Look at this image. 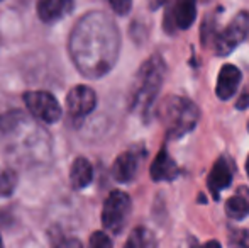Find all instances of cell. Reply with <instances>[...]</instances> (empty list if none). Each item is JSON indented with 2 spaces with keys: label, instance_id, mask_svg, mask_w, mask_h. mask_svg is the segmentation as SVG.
I'll list each match as a JSON object with an SVG mask.
<instances>
[{
  "label": "cell",
  "instance_id": "2e32d148",
  "mask_svg": "<svg viewBox=\"0 0 249 248\" xmlns=\"http://www.w3.org/2000/svg\"><path fill=\"white\" fill-rule=\"evenodd\" d=\"M124 248H156L154 236L146 228H136L127 238Z\"/></svg>",
  "mask_w": 249,
  "mask_h": 248
},
{
  "label": "cell",
  "instance_id": "7a4b0ae2",
  "mask_svg": "<svg viewBox=\"0 0 249 248\" xmlns=\"http://www.w3.org/2000/svg\"><path fill=\"white\" fill-rule=\"evenodd\" d=\"M164 75H166V65L163 58L153 55L148 61H144L139 68L134 78L131 92V109L139 113L142 117H148L153 109L156 97L163 85Z\"/></svg>",
  "mask_w": 249,
  "mask_h": 248
},
{
  "label": "cell",
  "instance_id": "7402d4cb",
  "mask_svg": "<svg viewBox=\"0 0 249 248\" xmlns=\"http://www.w3.org/2000/svg\"><path fill=\"white\" fill-rule=\"evenodd\" d=\"M56 248H82V245H80L78 240H66V242L59 243Z\"/></svg>",
  "mask_w": 249,
  "mask_h": 248
},
{
  "label": "cell",
  "instance_id": "d4e9b609",
  "mask_svg": "<svg viewBox=\"0 0 249 248\" xmlns=\"http://www.w3.org/2000/svg\"><path fill=\"white\" fill-rule=\"evenodd\" d=\"M246 172H248V175H249V155H248V160H246Z\"/></svg>",
  "mask_w": 249,
  "mask_h": 248
},
{
  "label": "cell",
  "instance_id": "d6986e66",
  "mask_svg": "<svg viewBox=\"0 0 249 248\" xmlns=\"http://www.w3.org/2000/svg\"><path fill=\"white\" fill-rule=\"evenodd\" d=\"M89 248H112V242L107 236V233L95 231V233H92V236H90Z\"/></svg>",
  "mask_w": 249,
  "mask_h": 248
},
{
  "label": "cell",
  "instance_id": "277c9868",
  "mask_svg": "<svg viewBox=\"0 0 249 248\" xmlns=\"http://www.w3.org/2000/svg\"><path fill=\"white\" fill-rule=\"evenodd\" d=\"M131 214V199L125 192L112 191L102 208V225L108 233L119 235L127 225Z\"/></svg>",
  "mask_w": 249,
  "mask_h": 248
},
{
  "label": "cell",
  "instance_id": "484cf974",
  "mask_svg": "<svg viewBox=\"0 0 249 248\" xmlns=\"http://www.w3.org/2000/svg\"><path fill=\"white\" fill-rule=\"evenodd\" d=\"M0 248H3V245H2V240H0Z\"/></svg>",
  "mask_w": 249,
  "mask_h": 248
},
{
  "label": "cell",
  "instance_id": "6da1fadb",
  "mask_svg": "<svg viewBox=\"0 0 249 248\" xmlns=\"http://www.w3.org/2000/svg\"><path fill=\"white\" fill-rule=\"evenodd\" d=\"M121 38L114 20L105 14L92 12L76 24L70 39L73 60L87 76H102L114 66Z\"/></svg>",
  "mask_w": 249,
  "mask_h": 248
},
{
  "label": "cell",
  "instance_id": "9c48e42d",
  "mask_svg": "<svg viewBox=\"0 0 249 248\" xmlns=\"http://www.w3.org/2000/svg\"><path fill=\"white\" fill-rule=\"evenodd\" d=\"M97 95L90 87L76 85L66 95V107L70 116L73 117H85L95 109Z\"/></svg>",
  "mask_w": 249,
  "mask_h": 248
},
{
  "label": "cell",
  "instance_id": "ac0fdd59",
  "mask_svg": "<svg viewBox=\"0 0 249 248\" xmlns=\"http://www.w3.org/2000/svg\"><path fill=\"white\" fill-rule=\"evenodd\" d=\"M229 248H249V231L248 229H232L229 233Z\"/></svg>",
  "mask_w": 249,
  "mask_h": 248
},
{
  "label": "cell",
  "instance_id": "4316f807",
  "mask_svg": "<svg viewBox=\"0 0 249 248\" xmlns=\"http://www.w3.org/2000/svg\"><path fill=\"white\" fill-rule=\"evenodd\" d=\"M248 131H249V121H248Z\"/></svg>",
  "mask_w": 249,
  "mask_h": 248
},
{
  "label": "cell",
  "instance_id": "e0dca14e",
  "mask_svg": "<svg viewBox=\"0 0 249 248\" xmlns=\"http://www.w3.org/2000/svg\"><path fill=\"white\" fill-rule=\"evenodd\" d=\"M17 186V175L10 169L0 167V197H5L14 192Z\"/></svg>",
  "mask_w": 249,
  "mask_h": 248
},
{
  "label": "cell",
  "instance_id": "30bf717a",
  "mask_svg": "<svg viewBox=\"0 0 249 248\" xmlns=\"http://www.w3.org/2000/svg\"><path fill=\"white\" fill-rule=\"evenodd\" d=\"M231 182H232V167L226 156H220L212 165L209 179H207V187L213 195V199H219V194L226 187H229Z\"/></svg>",
  "mask_w": 249,
  "mask_h": 248
},
{
  "label": "cell",
  "instance_id": "603a6c76",
  "mask_svg": "<svg viewBox=\"0 0 249 248\" xmlns=\"http://www.w3.org/2000/svg\"><path fill=\"white\" fill-rule=\"evenodd\" d=\"M164 2H166V0H148V5L151 10H156V9H160Z\"/></svg>",
  "mask_w": 249,
  "mask_h": 248
},
{
  "label": "cell",
  "instance_id": "3957f363",
  "mask_svg": "<svg viewBox=\"0 0 249 248\" xmlns=\"http://www.w3.org/2000/svg\"><path fill=\"white\" fill-rule=\"evenodd\" d=\"M160 117L166 129V136L178 139L188 134L197 126L200 111L187 97H168L160 107Z\"/></svg>",
  "mask_w": 249,
  "mask_h": 248
},
{
  "label": "cell",
  "instance_id": "7c38bea8",
  "mask_svg": "<svg viewBox=\"0 0 249 248\" xmlns=\"http://www.w3.org/2000/svg\"><path fill=\"white\" fill-rule=\"evenodd\" d=\"M149 173L154 182H163V180L177 179L178 173H180V169H178L177 162L166 153V148H163L151 163Z\"/></svg>",
  "mask_w": 249,
  "mask_h": 248
},
{
  "label": "cell",
  "instance_id": "ba28073f",
  "mask_svg": "<svg viewBox=\"0 0 249 248\" xmlns=\"http://www.w3.org/2000/svg\"><path fill=\"white\" fill-rule=\"evenodd\" d=\"M144 156L146 152H142V150H127V152H124L122 155L117 156V160L112 165V177L117 182L122 184H127L131 180H134Z\"/></svg>",
  "mask_w": 249,
  "mask_h": 248
},
{
  "label": "cell",
  "instance_id": "5bb4252c",
  "mask_svg": "<svg viewBox=\"0 0 249 248\" xmlns=\"http://www.w3.org/2000/svg\"><path fill=\"white\" fill-rule=\"evenodd\" d=\"M226 214L232 219H244L249 214V187L241 186L226 201Z\"/></svg>",
  "mask_w": 249,
  "mask_h": 248
},
{
  "label": "cell",
  "instance_id": "9a60e30c",
  "mask_svg": "<svg viewBox=\"0 0 249 248\" xmlns=\"http://www.w3.org/2000/svg\"><path fill=\"white\" fill-rule=\"evenodd\" d=\"M93 179V169L90 165V162L83 156L76 158L70 170V182H71L73 189H85L90 186Z\"/></svg>",
  "mask_w": 249,
  "mask_h": 248
},
{
  "label": "cell",
  "instance_id": "4fadbf2b",
  "mask_svg": "<svg viewBox=\"0 0 249 248\" xmlns=\"http://www.w3.org/2000/svg\"><path fill=\"white\" fill-rule=\"evenodd\" d=\"M73 9V0H39L37 16L43 22H56Z\"/></svg>",
  "mask_w": 249,
  "mask_h": 248
},
{
  "label": "cell",
  "instance_id": "8fae6325",
  "mask_svg": "<svg viewBox=\"0 0 249 248\" xmlns=\"http://www.w3.org/2000/svg\"><path fill=\"white\" fill-rule=\"evenodd\" d=\"M241 70L234 65H224L220 68L219 78H217V87L215 94L220 100H229L231 97H234V94L237 92L241 83Z\"/></svg>",
  "mask_w": 249,
  "mask_h": 248
},
{
  "label": "cell",
  "instance_id": "5b68a950",
  "mask_svg": "<svg viewBox=\"0 0 249 248\" xmlns=\"http://www.w3.org/2000/svg\"><path fill=\"white\" fill-rule=\"evenodd\" d=\"M249 33V14L239 12L234 16V19L226 26V29L215 38V51L219 57H227L232 53Z\"/></svg>",
  "mask_w": 249,
  "mask_h": 248
},
{
  "label": "cell",
  "instance_id": "ffe728a7",
  "mask_svg": "<svg viewBox=\"0 0 249 248\" xmlns=\"http://www.w3.org/2000/svg\"><path fill=\"white\" fill-rule=\"evenodd\" d=\"M108 5L114 9V12L121 14V16H125V14L131 10L132 0H107Z\"/></svg>",
  "mask_w": 249,
  "mask_h": 248
},
{
  "label": "cell",
  "instance_id": "cb8c5ba5",
  "mask_svg": "<svg viewBox=\"0 0 249 248\" xmlns=\"http://www.w3.org/2000/svg\"><path fill=\"white\" fill-rule=\"evenodd\" d=\"M202 248H222V247H220V243L217 242V240H210V242H207Z\"/></svg>",
  "mask_w": 249,
  "mask_h": 248
},
{
  "label": "cell",
  "instance_id": "44dd1931",
  "mask_svg": "<svg viewBox=\"0 0 249 248\" xmlns=\"http://www.w3.org/2000/svg\"><path fill=\"white\" fill-rule=\"evenodd\" d=\"M236 107H237V109H246V107H249V87H248L246 90H244L243 94H241V97H239V100H237Z\"/></svg>",
  "mask_w": 249,
  "mask_h": 248
},
{
  "label": "cell",
  "instance_id": "52a82bcc",
  "mask_svg": "<svg viewBox=\"0 0 249 248\" xmlns=\"http://www.w3.org/2000/svg\"><path fill=\"white\" fill-rule=\"evenodd\" d=\"M197 19V0H173L164 14V29L175 33L178 29H188Z\"/></svg>",
  "mask_w": 249,
  "mask_h": 248
},
{
  "label": "cell",
  "instance_id": "8992f818",
  "mask_svg": "<svg viewBox=\"0 0 249 248\" xmlns=\"http://www.w3.org/2000/svg\"><path fill=\"white\" fill-rule=\"evenodd\" d=\"M24 104L34 117L41 119L43 123L53 124L61 117V107L53 94L44 90H33L24 94Z\"/></svg>",
  "mask_w": 249,
  "mask_h": 248
}]
</instances>
